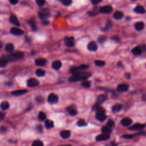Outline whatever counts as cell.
<instances>
[{
  "mask_svg": "<svg viewBox=\"0 0 146 146\" xmlns=\"http://www.w3.org/2000/svg\"><path fill=\"white\" fill-rule=\"evenodd\" d=\"M29 23L31 27L33 28V30L35 29V28H36L35 24V23L34 22H32V21H29Z\"/></svg>",
  "mask_w": 146,
  "mask_h": 146,
  "instance_id": "obj_45",
  "label": "cell"
},
{
  "mask_svg": "<svg viewBox=\"0 0 146 146\" xmlns=\"http://www.w3.org/2000/svg\"><path fill=\"white\" fill-rule=\"evenodd\" d=\"M32 146H43V144L42 141L37 140L33 143Z\"/></svg>",
  "mask_w": 146,
  "mask_h": 146,
  "instance_id": "obj_34",
  "label": "cell"
},
{
  "mask_svg": "<svg viewBox=\"0 0 146 146\" xmlns=\"http://www.w3.org/2000/svg\"><path fill=\"white\" fill-rule=\"evenodd\" d=\"M26 92H27V90H20L14 91L12 92V94L13 95H15V96H20V95H23V94L26 93Z\"/></svg>",
  "mask_w": 146,
  "mask_h": 146,
  "instance_id": "obj_21",
  "label": "cell"
},
{
  "mask_svg": "<svg viewBox=\"0 0 146 146\" xmlns=\"http://www.w3.org/2000/svg\"><path fill=\"white\" fill-rule=\"evenodd\" d=\"M134 137V135H129V134H126L125 135L123 136V138H125L126 139H131Z\"/></svg>",
  "mask_w": 146,
  "mask_h": 146,
  "instance_id": "obj_42",
  "label": "cell"
},
{
  "mask_svg": "<svg viewBox=\"0 0 146 146\" xmlns=\"http://www.w3.org/2000/svg\"><path fill=\"white\" fill-rule=\"evenodd\" d=\"M96 118L100 122H103L107 118L106 115H105V112H97L96 114Z\"/></svg>",
  "mask_w": 146,
  "mask_h": 146,
  "instance_id": "obj_10",
  "label": "cell"
},
{
  "mask_svg": "<svg viewBox=\"0 0 146 146\" xmlns=\"http://www.w3.org/2000/svg\"><path fill=\"white\" fill-rule=\"evenodd\" d=\"M10 22L11 23L15 25V26H20V22H19L18 20L17 19L16 16L15 15H12L10 18Z\"/></svg>",
  "mask_w": 146,
  "mask_h": 146,
  "instance_id": "obj_18",
  "label": "cell"
},
{
  "mask_svg": "<svg viewBox=\"0 0 146 146\" xmlns=\"http://www.w3.org/2000/svg\"><path fill=\"white\" fill-rule=\"evenodd\" d=\"M0 106H1V109L3 110H7L9 109V104L7 102L4 101L1 103Z\"/></svg>",
  "mask_w": 146,
  "mask_h": 146,
  "instance_id": "obj_28",
  "label": "cell"
},
{
  "mask_svg": "<svg viewBox=\"0 0 146 146\" xmlns=\"http://www.w3.org/2000/svg\"><path fill=\"white\" fill-rule=\"evenodd\" d=\"M123 13L120 11H117L114 14V18L116 20H120L123 18Z\"/></svg>",
  "mask_w": 146,
  "mask_h": 146,
  "instance_id": "obj_26",
  "label": "cell"
},
{
  "mask_svg": "<svg viewBox=\"0 0 146 146\" xmlns=\"http://www.w3.org/2000/svg\"><path fill=\"white\" fill-rule=\"evenodd\" d=\"M125 76L127 79H130V77H131V75L129 73H125Z\"/></svg>",
  "mask_w": 146,
  "mask_h": 146,
  "instance_id": "obj_49",
  "label": "cell"
},
{
  "mask_svg": "<svg viewBox=\"0 0 146 146\" xmlns=\"http://www.w3.org/2000/svg\"><path fill=\"white\" fill-rule=\"evenodd\" d=\"M114 125H115V123H114V122L112 120H111V119H110V120H109V122H107V126H109V127H110L111 128H112L113 127H114Z\"/></svg>",
  "mask_w": 146,
  "mask_h": 146,
  "instance_id": "obj_38",
  "label": "cell"
},
{
  "mask_svg": "<svg viewBox=\"0 0 146 146\" xmlns=\"http://www.w3.org/2000/svg\"><path fill=\"white\" fill-rule=\"evenodd\" d=\"M79 69L81 70H85V69H87L89 68V66L88 65H82L79 66Z\"/></svg>",
  "mask_w": 146,
  "mask_h": 146,
  "instance_id": "obj_43",
  "label": "cell"
},
{
  "mask_svg": "<svg viewBox=\"0 0 146 146\" xmlns=\"http://www.w3.org/2000/svg\"><path fill=\"white\" fill-rule=\"evenodd\" d=\"M90 75L91 74L87 72H78V73L74 74L73 76L70 78L69 81L73 82L79 81L81 80H85L90 77Z\"/></svg>",
  "mask_w": 146,
  "mask_h": 146,
  "instance_id": "obj_1",
  "label": "cell"
},
{
  "mask_svg": "<svg viewBox=\"0 0 146 146\" xmlns=\"http://www.w3.org/2000/svg\"><path fill=\"white\" fill-rule=\"evenodd\" d=\"M144 24L143 22H138L135 24V28L136 30L141 31L144 29Z\"/></svg>",
  "mask_w": 146,
  "mask_h": 146,
  "instance_id": "obj_20",
  "label": "cell"
},
{
  "mask_svg": "<svg viewBox=\"0 0 146 146\" xmlns=\"http://www.w3.org/2000/svg\"><path fill=\"white\" fill-rule=\"evenodd\" d=\"M131 1H136V0H131Z\"/></svg>",
  "mask_w": 146,
  "mask_h": 146,
  "instance_id": "obj_53",
  "label": "cell"
},
{
  "mask_svg": "<svg viewBox=\"0 0 146 146\" xmlns=\"http://www.w3.org/2000/svg\"><path fill=\"white\" fill-rule=\"evenodd\" d=\"M132 123V120L129 118H125L123 119H122L121 121V124L123 126H128L131 125Z\"/></svg>",
  "mask_w": 146,
  "mask_h": 146,
  "instance_id": "obj_14",
  "label": "cell"
},
{
  "mask_svg": "<svg viewBox=\"0 0 146 146\" xmlns=\"http://www.w3.org/2000/svg\"><path fill=\"white\" fill-rule=\"evenodd\" d=\"M106 100V97L104 95H100L98 96L97 100V103L99 104H101Z\"/></svg>",
  "mask_w": 146,
  "mask_h": 146,
  "instance_id": "obj_22",
  "label": "cell"
},
{
  "mask_svg": "<svg viewBox=\"0 0 146 146\" xmlns=\"http://www.w3.org/2000/svg\"><path fill=\"white\" fill-rule=\"evenodd\" d=\"M112 7L111 6L107 5L103 6L100 9V12L103 14H109L112 12Z\"/></svg>",
  "mask_w": 146,
  "mask_h": 146,
  "instance_id": "obj_7",
  "label": "cell"
},
{
  "mask_svg": "<svg viewBox=\"0 0 146 146\" xmlns=\"http://www.w3.org/2000/svg\"><path fill=\"white\" fill-rule=\"evenodd\" d=\"M8 62V59L7 58L2 57L0 58V67H4L7 65Z\"/></svg>",
  "mask_w": 146,
  "mask_h": 146,
  "instance_id": "obj_23",
  "label": "cell"
},
{
  "mask_svg": "<svg viewBox=\"0 0 146 146\" xmlns=\"http://www.w3.org/2000/svg\"><path fill=\"white\" fill-rule=\"evenodd\" d=\"M60 1H62V0H60Z\"/></svg>",
  "mask_w": 146,
  "mask_h": 146,
  "instance_id": "obj_56",
  "label": "cell"
},
{
  "mask_svg": "<svg viewBox=\"0 0 146 146\" xmlns=\"http://www.w3.org/2000/svg\"><path fill=\"white\" fill-rule=\"evenodd\" d=\"M134 11L136 13L140 14H143L146 12L145 9H144L142 6L140 5H138L136 6L134 9Z\"/></svg>",
  "mask_w": 146,
  "mask_h": 146,
  "instance_id": "obj_15",
  "label": "cell"
},
{
  "mask_svg": "<svg viewBox=\"0 0 146 146\" xmlns=\"http://www.w3.org/2000/svg\"><path fill=\"white\" fill-rule=\"evenodd\" d=\"M35 74L38 76H43L45 74V71L42 69H38L35 72Z\"/></svg>",
  "mask_w": 146,
  "mask_h": 146,
  "instance_id": "obj_32",
  "label": "cell"
},
{
  "mask_svg": "<svg viewBox=\"0 0 146 146\" xmlns=\"http://www.w3.org/2000/svg\"><path fill=\"white\" fill-rule=\"evenodd\" d=\"M5 114H4L3 112H1L0 111V122L2 121L5 118Z\"/></svg>",
  "mask_w": 146,
  "mask_h": 146,
  "instance_id": "obj_44",
  "label": "cell"
},
{
  "mask_svg": "<svg viewBox=\"0 0 146 146\" xmlns=\"http://www.w3.org/2000/svg\"><path fill=\"white\" fill-rule=\"evenodd\" d=\"M38 130L39 131H40V132H42V126L41 125H38Z\"/></svg>",
  "mask_w": 146,
  "mask_h": 146,
  "instance_id": "obj_50",
  "label": "cell"
},
{
  "mask_svg": "<svg viewBox=\"0 0 146 146\" xmlns=\"http://www.w3.org/2000/svg\"></svg>",
  "mask_w": 146,
  "mask_h": 146,
  "instance_id": "obj_55",
  "label": "cell"
},
{
  "mask_svg": "<svg viewBox=\"0 0 146 146\" xmlns=\"http://www.w3.org/2000/svg\"><path fill=\"white\" fill-rule=\"evenodd\" d=\"M40 82L37 79L34 78H30L28 81V86L30 87H34L39 86Z\"/></svg>",
  "mask_w": 146,
  "mask_h": 146,
  "instance_id": "obj_4",
  "label": "cell"
},
{
  "mask_svg": "<svg viewBox=\"0 0 146 146\" xmlns=\"http://www.w3.org/2000/svg\"><path fill=\"white\" fill-rule=\"evenodd\" d=\"M62 3L64 5L69 6L71 4L72 0H62Z\"/></svg>",
  "mask_w": 146,
  "mask_h": 146,
  "instance_id": "obj_39",
  "label": "cell"
},
{
  "mask_svg": "<svg viewBox=\"0 0 146 146\" xmlns=\"http://www.w3.org/2000/svg\"><path fill=\"white\" fill-rule=\"evenodd\" d=\"M24 56V54L21 51H17L15 52L13 54H12L8 56L9 60L14 61L16 60H19V59H21Z\"/></svg>",
  "mask_w": 146,
  "mask_h": 146,
  "instance_id": "obj_2",
  "label": "cell"
},
{
  "mask_svg": "<svg viewBox=\"0 0 146 146\" xmlns=\"http://www.w3.org/2000/svg\"><path fill=\"white\" fill-rule=\"evenodd\" d=\"M67 111L69 113V114L72 116H75V115L77 114V111L75 110L74 108L73 107H69V108H67Z\"/></svg>",
  "mask_w": 146,
  "mask_h": 146,
  "instance_id": "obj_27",
  "label": "cell"
},
{
  "mask_svg": "<svg viewBox=\"0 0 146 146\" xmlns=\"http://www.w3.org/2000/svg\"><path fill=\"white\" fill-rule=\"evenodd\" d=\"M143 99L144 100H146V94L143 95Z\"/></svg>",
  "mask_w": 146,
  "mask_h": 146,
  "instance_id": "obj_51",
  "label": "cell"
},
{
  "mask_svg": "<svg viewBox=\"0 0 146 146\" xmlns=\"http://www.w3.org/2000/svg\"><path fill=\"white\" fill-rule=\"evenodd\" d=\"M50 15V11L49 9H44L41 10L39 13V16L42 20H45L49 17Z\"/></svg>",
  "mask_w": 146,
  "mask_h": 146,
  "instance_id": "obj_3",
  "label": "cell"
},
{
  "mask_svg": "<svg viewBox=\"0 0 146 146\" xmlns=\"http://www.w3.org/2000/svg\"><path fill=\"white\" fill-rule=\"evenodd\" d=\"M2 45H3V44H2V43L1 42H0V48H1L2 47Z\"/></svg>",
  "mask_w": 146,
  "mask_h": 146,
  "instance_id": "obj_52",
  "label": "cell"
},
{
  "mask_svg": "<svg viewBox=\"0 0 146 146\" xmlns=\"http://www.w3.org/2000/svg\"><path fill=\"white\" fill-rule=\"evenodd\" d=\"M61 136L62 137L63 139H68L70 137V135H71V132H70V131L69 130H64V131H62L61 132Z\"/></svg>",
  "mask_w": 146,
  "mask_h": 146,
  "instance_id": "obj_17",
  "label": "cell"
},
{
  "mask_svg": "<svg viewBox=\"0 0 146 146\" xmlns=\"http://www.w3.org/2000/svg\"><path fill=\"white\" fill-rule=\"evenodd\" d=\"M140 48L142 50V52H146V45H140Z\"/></svg>",
  "mask_w": 146,
  "mask_h": 146,
  "instance_id": "obj_47",
  "label": "cell"
},
{
  "mask_svg": "<svg viewBox=\"0 0 146 146\" xmlns=\"http://www.w3.org/2000/svg\"><path fill=\"white\" fill-rule=\"evenodd\" d=\"M45 126L47 128H53L54 126V123L52 120H47L45 122Z\"/></svg>",
  "mask_w": 146,
  "mask_h": 146,
  "instance_id": "obj_30",
  "label": "cell"
},
{
  "mask_svg": "<svg viewBox=\"0 0 146 146\" xmlns=\"http://www.w3.org/2000/svg\"><path fill=\"white\" fill-rule=\"evenodd\" d=\"M91 1L92 4L94 5H97L99 4V3H100V2H102V0H91Z\"/></svg>",
  "mask_w": 146,
  "mask_h": 146,
  "instance_id": "obj_46",
  "label": "cell"
},
{
  "mask_svg": "<svg viewBox=\"0 0 146 146\" xmlns=\"http://www.w3.org/2000/svg\"><path fill=\"white\" fill-rule=\"evenodd\" d=\"M87 48L90 51H95L98 49V46H97V44L95 42L92 41L88 44Z\"/></svg>",
  "mask_w": 146,
  "mask_h": 146,
  "instance_id": "obj_13",
  "label": "cell"
},
{
  "mask_svg": "<svg viewBox=\"0 0 146 146\" xmlns=\"http://www.w3.org/2000/svg\"><path fill=\"white\" fill-rule=\"evenodd\" d=\"M61 66H62V63L59 61H54L52 64V67L55 70H58L61 68Z\"/></svg>",
  "mask_w": 146,
  "mask_h": 146,
  "instance_id": "obj_24",
  "label": "cell"
},
{
  "mask_svg": "<svg viewBox=\"0 0 146 146\" xmlns=\"http://www.w3.org/2000/svg\"><path fill=\"white\" fill-rule=\"evenodd\" d=\"M132 54L135 55V56H139V55H140L143 52L142 49H141V48H140V46H136L132 50Z\"/></svg>",
  "mask_w": 146,
  "mask_h": 146,
  "instance_id": "obj_19",
  "label": "cell"
},
{
  "mask_svg": "<svg viewBox=\"0 0 146 146\" xmlns=\"http://www.w3.org/2000/svg\"><path fill=\"white\" fill-rule=\"evenodd\" d=\"M82 86H83L84 87L88 88V87H90L91 86V82L90 81H87V80H83V81L82 82Z\"/></svg>",
  "mask_w": 146,
  "mask_h": 146,
  "instance_id": "obj_33",
  "label": "cell"
},
{
  "mask_svg": "<svg viewBox=\"0 0 146 146\" xmlns=\"http://www.w3.org/2000/svg\"><path fill=\"white\" fill-rule=\"evenodd\" d=\"M146 125H143V124H140V123H137V124H135L133 125H132L131 127L130 128V130H141L145 127Z\"/></svg>",
  "mask_w": 146,
  "mask_h": 146,
  "instance_id": "obj_12",
  "label": "cell"
},
{
  "mask_svg": "<svg viewBox=\"0 0 146 146\" xmlns=\"http://www.w3.org/2000/svg\"><path fill=\"white\" fill-rule=\"evenodd\" d=\"M128 90V86L126 84H119L117 87V91L119 92H124Z\"/></svg>",
  "mask_w": 146,
  "mask_h": 146,
  "instance_id": "obj_9",
  "label": "cell"
},
{
  "mask_svg": "<svg viewBox=\"0 0 146 146\" xmlns=\"http://www.w3.org/2000/svg\"><path fill=\"white\" fill-rule=\"evenodd\" d=\"M77 125L79 126H85V125H87V123H86V121L83 119H80L77 122Z\"/></svg>",
  "mask_w": 146,
  "mask_h": 146,
  "instance_id": "obj_36",
  "label": "cell"
},
{
  "mask_svg": "<svg viewBox=\"0 0 146 146\" xmlns=\"http://www.w3.org/2000/svg\"><path fill=\"white\" fill-rule=\"evenodd\" d=\"M110 137V136L109 134L103 133L102 134H100L98 136H97L96 140L97 141H104L109 139Z\"/></svg>",
  "mask_w": 146,
  "mask_h": 146,
  "instance_id": "obj_11",
  "label": "cell"
},
{
  "mask_svg": "<svg viewBox=\"0 0 146 146\" xmlns=\"http://www.w3.org/2000/svg\"><path fill=\"white\" fill-rule=\"evenodd\" d=\"M69 146V145L68 146Z\"/></svg>",
  "mask_w": 146,
  "mask_h": 146,
  "instance_id": "obj_54",
  "label": "cell"
},
{
  "mask_svg": "<svg viewBox=\"0 0 146 146\" xmlns=\"http://www.w3.org/2000/svg\"><path fill=\"white\" fill-rule=\"evenodd\" d=\"M95 65L97 66L102 67L105 65V62L104 61H102L97 60L96 61H95Z\"/></svg>",
  "mask_w": 146,
  "mask_h": 146,
  "instance_id": "obj_35",
  "label": "cell"
},
{
  "mask_svg": "<svg viewBox=\"0 0 146 146\" xmlns=\"http://www.w3.org/2000/svg\"><path fill=\"white\" fill-rule=\"evenodd\" d=\"M46 115L45 113L43 112H40V114L38 115V119H40V120H43L46 119Z\"/></svg>",
  "mask_w": 146,
  "mask_h": 146,
  "instance_id": "obj_37",
  "label": "cell"
},
{
  "mask_svg": "<svg viewBox=\"0 0 146 146\" xmlns=\"http://www.w3.org/2000/svg\"><path fill=\"white\" fill-rule=\"evenodd\" d=\"M122 108V106L121 104H116L112 106V111L114 112H118L121 110Z\"/></svg>",
  "mask_w": 146,
  "mask_h": 146,
  "instance_id": "obj_25",
  "label": "cell"
},
{
  "mask_svg": "<svg viewBox=\"0 0 146 146\" xmlns=\"http://www.w3.org/2000/svg\"><path fill=\"white\" fill-rule=\"evenodd\" d=\"M102 132L103 133H104V134H109L111 132V128L109 127V126H107V125L104 126L102 128Z\"/></svg>",
  "mask_w": 146,
  "mask_h": 146,
  "instance_id": "obj_29",
  "label": "cell"
},
{
  "mask_svg": "<svg viewBox=\"0 0 146 146\" xmlns=\"http://www.w3.org/2000/svg\"><path fill=\"white\" fill-rule=\"evenodd\" d=\"M36 2L38 6H43L45 3V0H36Z\"/></svg>",
  "mask_w": 146,
  "mask_h": 146,
  "instance_id": "obj_40",
  "label": "cell"
},
{
  "mask_svg": "<svg viewBox=\"0 0 146 146\" xmlns=\"http://www.w3.org/2000/svg\"><path fill=\"white\" fill-rule=\"evenodd\" d=\"M11 33L15 35H21L23 34V31L22 30L19 29L17 28H13L10 30Z\"/></svg>",
  "mask_w": 146,
  "mask_h": 146,
  "instance_id": "obj_8",
  "label": "cell"
},
{
  "mask_svg": "<svg viewBox=\"0 0 146 146\" xmlns=\"http://www.w3.org/2000/svg\"><path fill=\"white\" fill-rule=\"evenodd\" d=\"M11 4H13V5H15L18 3V0H9Z\"/></svg>",
  "mask_w": 146,
  "mask_h": 146,
  "instance_id": "obj_48",
  "label": "cell"
},
{
  "mask_svg": "<svg viewBox=\"0 0 146 146\" xmlns=\"http://www.w3.org/2000/svg\"><path fill=\"white\" fill-rule=\"evenodd\" d=\"M106 40V36H101V37H100L98 39V41L100 43H103V42H104Z\"/></svg>",
  "mask_w": 146,
  "mask_h": 146,
  "instance_id": "obj_41",
  "label": "cell"
},
{
  "mask_svg": "<svg viewBox=\"0 0 146 146\" xmlns=\"http://www.w3.org/2000/svg\"><path fill=\"white\" fill-rule=\"evenodd\" d=\"M65 44L67 47L71 48L74 46L75 41L73 37H66L65 38Z\"/></svg>",
  "mask_w": 146,
  "mask_h": 146,
  "instance_id": "obj_6",
  "label": "cell"
},
{
  "mask_svg": "<svg viewBox=\"0 0 146 146\" xmlns=\"http://www.w3.org/2000/svg\"><path fill=\"white\" fill-rule=\"evenodd\" d=\"M47 61L44 58H39L36 59L35 61V65L38 66H43L46 64Z\"/></svg>",
  "mask_w": 146,
  "mask_h": 146,
  "instance_id": "obj_16",
  "label": "cell"
},
{
  "mask_svg": "<svg viewBox=\"0 0 146 146\" xmlns=\"http://www.w3.org/2000/svg\"><path fill=\"white\" fill-rule=\"evenodd\" d=\"M14 49V46L13 45L12 43H8L6 45L5 47V50L6 51H8V52H11Z\"/></svg>",
  "mask_w": 146,
  "mask_h": 146,
  "instance_id": "obj_31",
  "label": "cell"
},
{
  "mask_svg": "<svg viewBox=\"0 0 146 146\" xmlns=\"http://www.w3.org/2000/svg\"><path fill=\"white\" fill-rule=\"evenodd\" d=\"M58 101V97L54 94H50L48 97V102L51 104H54Z\"/></svg>",
  "mask_w": 146,
  "mask_h": 146,
  "instance_id": "obj_5",
  "label": "cell"
}]
</instances>
